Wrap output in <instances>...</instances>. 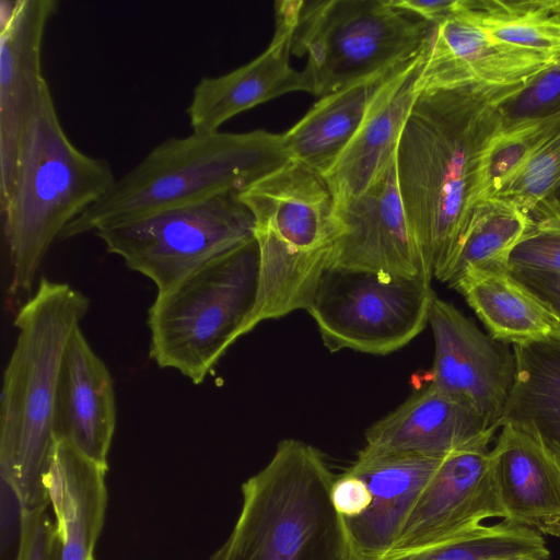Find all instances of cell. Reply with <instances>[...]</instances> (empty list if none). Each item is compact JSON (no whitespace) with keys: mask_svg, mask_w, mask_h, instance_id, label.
Masks as SVG:
<instances>
[{"mask_svg":"<svg viewBox=\"0 0 560 560\" xmlns=\"http://www.w3.org/2000/svg\"><path fill=\"white\" fill-rule=\"evenodd\" d=\"M527 83L422 90L409 112L396 149L397 183L412 236L440 281L491 198V145L504 105Z\"/></svg>","mask_w":560,"mask_h":560,"instance_id":"6da1fadb","label":"cell"},{"mask_svg":"<svg viewBox=\"0 0 560 560\" xmlns=\"http://www.w3.org/2000/svg\"><path fill=\"white\" fill-rule=\"evenodd\" d=\"M89 307L82 292L42 278L15 316L18 337L1 392L0 472L20 511L49 504L46 478L59 370L67 342Z\"/></svg>","mask_w":560,"mask_h":560,"instance_id":"7a4b0ae2","label":"cell"},{"mask_svg":"<svg viewBox=\"0 0 560 560\" xmlns=\"http://www.w3.org/2000/svg\"><path fill=\"white\" fill-rule=\"evenodd\" d=\"M116 179L105 159L83 153L68 138L46 82L21 139L10 194L1 205L11 301L32 291L52 242Z\"/></svg>","mask_w":560,"mask_h":560,"instance_id":"3957f363","label":"cell"},{"mask_svg":"<svg viewBox=\"0 0 560 560\" xmlns=\"http://www.w3.org/2000/svg\"><path fill=\"white\" fill-rule=\"evenodd\" d=\"M291 159L282 135L198 132L155 145L116 179L112 189L61 233L71 238L137 220L163 209L238 191Z\"/></svg>","mask_w":560,"mask_h":560,"instance_id":"277c9868","label":"cell"},{"mask_svg":"<svg viewBox=\"0 0 560 560\" xmlns=\"http://www.w3.org/2000/svg\"><path fill=\"white\" fill-rule=\"evenodd\" d=\"M335 479L317 448L282 440L242 485L237 521L208 560H353L345 518L331 501Z\"/></svg>","mask_w":560,"mask_h":560,"instance_id":"5b68a950","label":"cell"},{"mask_svg":"<svg viewBox=\"0 0 560 560\" xmlns=\"http://www.w3.org/2000/svg\"><path fill=\"white\" fill-rule=\"evenodd\" d=\"M259 247L255 236L158 292L148 312L150 358L201 384L244 335L255 307Z\"/></svg>","mask_w":560,"mask_h":560,"instance_id":"8992f818","label":"cell"},{"mask_svg":"<svg viewBox=\"0 0 560 560\" xmlns=\"http://www.w3.org/2000/svg\"><path fill=\"white\" fill-rule=\"evenodd\" d=\"M434 25L390 0L304 3L292 52L307 55L303 70L319 97L406 65L430 44Z\"/></svg>","mask_w":560,"mask_h":560,"instance_id":"52a82bcc","label":"cell"},{"mask_svg":"<svg viewBox=\"0 0 560 560\" xmlns=\"http://www.w3.org/2000/svg\"><path fill=\"white\" fill-rule=\"evenodd\" d=\"M255 219L238 191L148 214L95 232L106 250L164 291L214 257L253 238Z\"/></svg>","mask_w":560,"mask_h":560,"instance_id":"ba28073f","label":"cell"},{"mask_svg":"<svg viewBox=\"0 0 560 560\" xmlns=\"http://www.w3.org/2000/svg\"><path fill=\"white\" fill-rule=\"evenodd\" d=\"M434 298L427 279L327 268L307 312L331 352L387 354L423 330Z\"/></svg>","mask_w":560,"mask_h":560,"instance_id":"9c48e42d","label":"cell"},{"mask_svg":"<svg viewBox=\"0 0 560 560\" xmlns=\"http://www.w3.org/2000/svg\"><path fill=\"white\" fill-rule=\"evenodd\" d=\"M328 268L431 281L402 206L396 153L360 196L336 203Z\"/></svg>","mask_w":560,"mask_h":560,"instance_id":"30bf717a","label":"cell"},{"mask_svg":"<svg viewBox=\"0 0 560 560\" xmlns=\"http://www.w3.org/2000/svg\"><path fill=\"white\" fill-rule=\"evenodd\" d=\"M488 446L476 445L444 457L416 498L385 560L447 542L482 525L486 518H504Z\"/></svg>","mask_w":560,"mask_h":560,"instance_id":"8fae6325","label":"cell"},{"mask_svg":"<svg viewBox=\"0 0 560 560\" xmlns=\"http://www.w3.org/2000/svg\"><path fill=\"white\" fill-rule=\"evenodd\" d=\"M429 324L435 343L430 385L469 404L490 427L500 428L515 377L514 353L436 295Z\"/></svg>","mask_w":560,"mask_h":560,"instance_id":"7c38bea8","label":"cell"},{"mask_svg":"<svg viewBox=\"0 0 560 560\" xmlns=\"http://www.w3.org/2000/svg\"><path fill=\"white\" fill-rule=\"evenodd\" d=\"M304 3L276 2V31L268 48L225 74L199 80L186 108L192 131H219L229 119L261 103L290 92H312L305 72L289 62Z\"/></svg>","mask_w":560,"mask_h":560,"instance_id":"4fadbf2b","label":"cell"},{"mask_svg":"<svg viewBox=\"0 0 560 560\" xmlns=\"http://www.w3.org/2000/svg\"><path fill=\"white\" fill-rule=\"evenodd\" d=\"M0 33V203L8 198L22 136L46 80L42 46L56 0L9 1Z\"/></svg>","mask_w":560,"mask_h":560,"instance_id":"5bb4252c","label":"cell"},{"mask_svg":"<svg viewBox=\"0 0 560 560\" xmlns=\"http://www.w3.org/2000/svg\"><path fill=\"white\" fill-rule=\"evenodd\" d=\"M443 458L365 445L346 469L359 476L372 494L370 508L345 518L353 560H385L406 515Z\"/></svg>","mask_w":560,"mask_h":560,"instance_id":"9a60e30c","label":"cell"},{"mask_svg":"<svg viewBox=\"0 0 560 560\" xmlns=\"http://www.w3.org/2000/svg\"><path fill=\"white\" fill-rule=\"evenodd\" d=\"M559 58L498 40L455 12L434 25L418 90L469 81L527 83Z\"/></svg>","mask_w":560,"mask_h":560,"instance_id":"2e32d148","label":"cell"},{"mask_svg":"<svg viewBox=\"0 0 560 560\" xmlns=\"http://www.w3.org/2000/svg\"><path fill=\"white\" fill-rule=\"evenodd\" d=\"M116 427L113 377L78 326L61 360L52 411L54 441L107 466Z\"/></svg>","mask_w":560,"mask_h":560,"instance_id":"e0dca14e","label":"cell"},{"mask_svg":"<svg viewBox=\"0 0 560 560\" xmlns=\"http://www.w3.org/2000/svg\"><path fill=\"white\" fill-rule=\"evenodd\" d=\"M240 198L255 228L306 249L331 252L336 201L325 174L291 159L243 189Z\"/></svg>","mask_w":560,"mask_h":560,"instance_id":"ac0fdd59","label":"cell"},{"mask_svg":"<svg viewBox=\"0 0 560 560\" xmlns=\"http://www.w3.org/2000/svg\"><path fill=\"white\" fill-rule=\"evenodd\" d=\"M497 430L469 404L429 384L372 424L365 440L377 448L443 458L458 450L489 445Z\"/></svg>","mask_w":560,"mask_h":560,"instance_id":"d6986e66","label":"cell"},{"mask_svg":"<svg viewBox=\"0 0 560 560\" xmlns=\"http://www.w3.org/2000/svg\"><path fill=\"white\" fill-rule=\"evenodd\" d=\"M501 428L489 457L503 520L560 538V459L521 430Z\"/></svg>","mask_w":560,"mask_h":560,"instance_id":"ffe728a7","label":"cell"},{"mask_svg":"<svg viewBox=\"0 0 560 560\" xmlns=\"http://www.w3.org/2000/svg\"><path fill=\"white\" fill-rule=\"evenodd\" d=\"M429 46L385 82L355 136L326 174L336 203L360 196L396 153L419 93L418 82Z\"/></svg>","mask_w":560,"mask_h":560,"instance_id":"44dd1931","label":"cell"},{"mask_svg":"<svg viewBox=\"0 0 560 560\" xmlns=\"http://www.w3.org/2000/svg\"><path fill=\"white\" fill-rule=\"evenodd\" d=\"M107 466L54 441L46 486L55 513L54 560H92L103 528Z\"/></svg>","mask_w":560,"mask_h":560,"instance_id":"7402d4cb","label":"cell"},{"mask_svg":"<svg viewBox=\"0 0 560 560\" xmlns=\"http://www.w3.org/2000/svg\"><path fill=\"white\" fill-rule=\"evenodd\" d=\"M406 65L322 96L302 119L282 133L290 159L326 175L355 136L377 92Z\"/></svg>","mask_w":560,"mask_h":560,"instance_id":"603a6c76","label":"cell"},{"mask_svg":"<svg viewBox=\"0 0 560 560\" xmlns=\"http://www.w3.org/2000/svg\"><path fill=\"white\" fill-rule=\"evenodd\" d=\"M515 377L500 428L512 425L560 459V340L513 345Z\"/></svg>","mask_w":560,"mask_h":560,"instance_id":"cb8c5ba5","label":"cell"},{"mask_svg":"<svg viewBox=\"0 0 560 560\" xmlns=\"http://www.w3.org/2000/svg\"><path fill=\"white\" fill-rule=\"evenodd\" d=\"M452 288L465 298L494 340L520 345L556 339L552 315L506 269L468 271Z\"/></svg>","mask_w":560,"mask_h":560,"instance_id":"d4e9b609","label":"cell"},{"mask_svg":"<svg viewBox=\"0 0 560 560\" xmlns=\"http://www.w3.org/2000/svg\"><path fill=\"white\" fill-rule=\"evenodd\" d=\"M530 223L526 211L490 198L477 213L442 282L452 287L468 271L506 269L510 253Z\"/></svg>","mask_w":560,"mask_h":560,"instance_id":"484cf974","label":"cell"},{"mask_svg":"<svg viewBox=\"0 0 560 560\" xmlns=\"http://www.w3.org/2000/svg\"><path fill=\"white\" fill-rule=\"evenodd\" d=\"M549 560L542 535L528 526L503 521L477 528L431 549L395 560Z\"/></svg>","mask_w":560,"mask_h":560,"instance_id":"4316f807","label":"cell"},{"mask_svg":"<svg viewBox=\"0 0 560 560\" xmlns=\"http://www.w3.org/2000/svg\"><path fill=\"white\" fill-rule=\"evenodd\" d=\"M559 129L560 113L504 125L489 154L490 197L493 198Z\"/></svg>","mask_w":560,"mask_h":560,"instance_id":"83f0119b","label":"cell"},{"mask_svg":"<svg viewBox=\"0 0 560 560\" xmlns=\"http://www.w3.org/2000/svg\"><path fill=\"white\" fill-rule=\"evenodd\" d=\"M560 191V129L493 197L530 213Z\"/></svg>","mask_w":560,"mask_h":560,"instance_id":"f1b7e54d","label":"cell"},{"mask_svg":"<svg viewBox=\"0 0 560 560\" xmlns=\"http://www.w3.org/2000/svg\"><path fill=\"white\" fill-rule=\"evenodd\" d=\"M529 215L530 226L510 253L506 268L560 275V200H544Z\"/></svg>","mask_w":560,"mask_h":560,"instance_id":"f546056e","label":"cell"},{"mask_svg":"<svg viewBox=\"0 0 560 560\" xmlns=\"http://www.w3.org/2000/svg\"><path fill=\"white\" fill-rule=\"evenodd\" d=\"M553 5L555 0H545L532 12L475 25L503 43L560 56V18L553 14Z\"/></svg>","mask_w":560,"mask_h":560,"instance_id":"4dcf8cb0","label":"cell"},{"mask_svg":"<svg viewBox=\"0 0 560 560\" xmlns=\"http://www.w3.org/2000/svg\"><path fill=\"white\" fill-rule=\"evenodd\" d=\"M503 112L504 125L560 113V58L506 102Z\"/></svg>","mask_w":560,"mask_h":560,"instance_id":"1f68e13d","label":"cell"},{"mask_svg":"<svg viewBox=\"0 0 560 560\" xmlns=\"http://www.w3.org/2000/svg\"><path fill=\"white\" fill-rule=\"evenodd\" d=\"M55 530L47 506L20 511L16 560H54Z\"/></svg>","mask_w":560,"mask_h":560,"instance_id":"d6a6232c","label":"cell"},{"mask_svg":"<svg viewBox=\"0 0 560 560\" xmlns=\"http://www.w3.org/2000/svg\"><path fill=\"white\" fill-rule=\"evenodd\" d=\"M506 270L549 311L556 322V339L560 340V275L530 269Z\"/></svg>","mask_w":560,"mask_h":560,"instance_id":"836d02e7","label":"cell"},{"mask_svg":"<svg viewBox=\"0 0 560 560\" xmlns=\"http://www.w3.org/2000/svg\"><path fill=\"white\" fill-rule=\"evenodd\" d=\"M331 501L343 518H355L370 508L372 494L359 476L345 470L336 476L331 487Z\"/></svg>","mask_w":560,"mask_h":560,"instance_id":"e575fe53","label":"cell"},{"mask_svg":"<svg viewBox=\"0 0 560 560\" xmlns=\"http://www.w3.org/2000/svg\"><path fill=\"white\" fill-rule=\"evenodd\" d=\"M390 3L433 25L455 13L458 0H390Z\"/></svg>","mask_w":560,"mask_h":560,"instance_id":"d590c367","label":"cell"},{"mask_svg":"<svg viewBox=\"0 0 560 560\" xmlns=\"http://www.w3.org/2000/svg\"><path fill=\"white\" fill-rule=\"evenodd\" d=\"M553 14L560 18V0L555 1Z\"/></svg>","mask_w":560,"mask_h":560,"instance_id":"8d00e7d4","label":"cell"},{"mask_svg":"<svg viewBox=\"0 0 560 560\" xmlns=\"http://www.w3.org/2000/svg\"><path fill=\"white\" fill-rule=\"evenodd\" d=\"M514 560H540V559H537V558H523V559H514Z\"/></svg>","mask_w":560,"mask_h":560,"instance_id":"74e56055","label":"cell"},{"mask_svg":"<svg viewBox=\"0 0 560 560\" xmlns=\"http://www.w3.org/2000/svg\"><path fill=\"white\" fill-rule=\"evenodd\" d=\"M557 198L560 200V191H559V194H558Z\"/></svg>","mask_w":560,"mask_h":560,"instance_id":"f35d334b","label":"cell"},{"mask_svg":"<svg viewBox=\"0 0 560 560\" xmlns=\"http://www.w3.org/2000/svg\"><path fill=\"white\" fill-rule=\"evenodd\" d=\"M92 560H94V558Z\"/></svg>","mask_w":560,"mask_h":560,"instance_id":"ab89813d","label":"cell"}]
</instances>
